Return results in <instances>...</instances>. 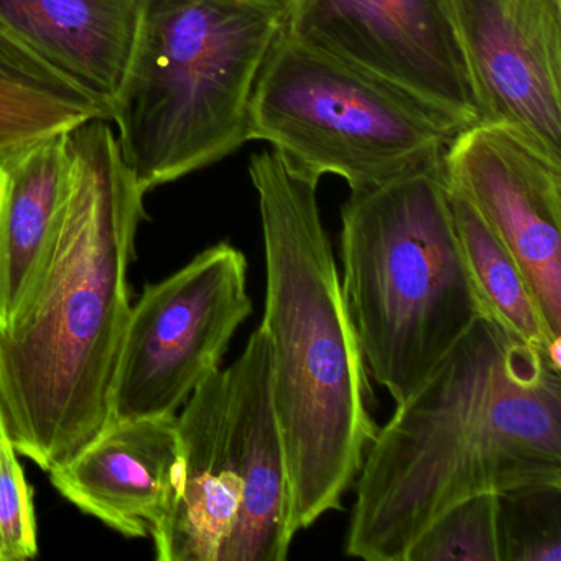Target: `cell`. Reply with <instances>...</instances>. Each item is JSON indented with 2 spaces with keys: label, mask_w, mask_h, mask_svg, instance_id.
<instances>
[{
  "label": "cell",
  "mask_w": 561,
  "mask_h": 561,
  "mask_svg": "<svg viewBox=\"0 0 561 561\" xmlns=\"http://www.w3.org/2000/svg\"><path fill=\"white\" fill-rule=\"evenodd\" d=\"M2 435H4V432H2V426H0V438H2Z\"/></svg>",
  "instance_id": "obj_21"
},
{
  "label": "cell",
  "mask_w": 561,
  "mask_h": 561,
  "mask_svg": "<svg viewBox=\"0 0 561 561\" xmlns=\"http://www.w3.org/2000/svg\"><path fill=\"white\" fill-rule=\"evenodd\" d=\"M93 117L101 116L50 94L0 80V162Z\"/></svg>",
  "instance_id": "obj_18"
},
{
  "label": "cell",
  "mask_w": 561,
  "mask_h": 561,
  "mask_svg": "<svg viewBox=\"0 0 561 561\" xmlns=\"http://www.w3.org/2000/svg\"><path fill=\"white\" fill-rule=\"evenodd\" d=\"M405 561H501L497 494L472 495L443 512Z\"/></svg>",
  "instance_id": "obj_17"
},
{
  "label": "cell",
  "mask_w": 561,
  "mask_h": 561,
  "mask_svg": "<svg viewBox=\"0 0 561 561\" xmlns=\"http://www.w3.org/2000/svg\"><path fill=\"white\" fill-rule=\"evenodd\" d=\"M175 501L152 528L160 561H229L262 507L264 462L236 409L228 369L196 387L176 416Z\"/></svg>",
  "instance_id": "obj_9"
},
{
  "label": "cell",
  "mask_w": 561,
  "mask_h": 561,
  "mask_svg": "<svg viewBox=\"0 0 561 561\" xmlns=\"http://www.w3.org/2000/svg\"><path fill=\"white\" fill-rule=\"evenodd\" d=\"M248 259L219 242L130 308L113 386V420L175 416L221 369L236 331L251 317Z\"/></svg>",
  "instance_id": "obj_7"
},
{
  "label": "cell",
  "mask_w": 561,
  "mask_h": 561,
  "mask_svg": "<svg viewBox=\"0 0 561 561\" xmlns=\"http://www.w3.org/2000/svg\"><path fill=\"white\" fill-rule=\"evenodd\" d=\"M265 259L261 327L288 474L291 535L343 507L379 425L369 370L354 330L318 183L272 149L254 153Z\"/></svg>",
  "instance_id": "obj_3"
},
{
  "label": "cell",
  "mask_w": 561,
  "mask_h": 561,
  "mask_svg": "<svg viewBox=\"0 0 561 561\" xmlns=\"http://www.w3.org/2000/svg\"><path fill=\"white\" fill-rule=\"evenodd\" d=\"M0 80L50 94L58 100L93 111L98 116L106 119L101 107L88 94L75 87L67 78L61 77L54 68L48 67L31 48L25 47L15 35H12L2 22H0Z\"/></svg>",
  "instance_id": "obj_20"
},
{
  "label": "cell",
  "mask_w": 561,
  "mask_h": 561,
  "mask_svg": "<svg viewBox=\"0 0 561 561\" xmlns=\"http://www.w3.org/2000/svg\"><path fill=\"white\" fill-rule=\"evenodd\" d=\"M449 203L466 264L489 314L561 373V337L548 330L517 262L465 198L449 190Z\"/></svg>",
  "instance_id": "obj_15"
},
{
  "label": "cell",
  "mask_w": 561,
  "mask_h": 561,
  "mask_svg": "<svg viewBox=\"0 0 561 561\" xmlns=\"http://www.w3.org/2000/svg\"><path fill=\"white\" fill-rule=\"evenodd\" d=\"M346 554L405 561L458 502L561 484V373L479 318L428 379L379 426L360 466Z\"/></svg>",
  "instance_id": "obj_2"
},
{
  "label": "cell",
  "mask_w": 561,
  "mask_h": 561,
  "mask_svg": "<svg viewBox=\"0 0 561 561\" xmlns=\"http://www.w3.org/2000/svg\"><path fill=\"white\" fill-rule=\"evenodd\" d=\"M284 31L285 0H140L110 116L140 192L215 165L249 142L252 94Z\"/></svg>",
  "instance_id": "obj_4"
},
{
  "label": "cell",
  "mask_w": 561,
  "mask_h": 561,
  "mask_svg": "<svg viewBox=\"0 0 561 561\" xmlns=\"http://www.w3.org/2000/svg\"><path fill=\"white\" fill-rule=\"evenodd\" d=\"M501 561H561V484L497 494Z\"/></svg>",
  "instance_id": "obj_16"
},
{
  "label": "cell",
  "mask_w": 561,
  "mask_h": 561,
  "mask_svg": "<svg viewBox=\"0 0 561 561\" xmlns=\"http://www.w3.org/2000/svg\"><path fill=\"white\" fill-rule=\"evenodd\" d=\"M34 492L8 436L0 438V561L37 557Z\"/></svg>",
  "instance_id": "obj_19"
},
{
  "label": "cell",
  "mask_w": 561,
  "mask_h": 561,
  "mask_svg": "<svg viewBox=\"0 0 561 561\" xmlns=\"http://www.w3.org/2000/svg\"><path fill=\"white\" fill-rule=\"evenodd\" d=\"M179 474L176 415L113 420L80 455L50 471L65 499L126 537H146L162 522Z\"/></svg>",
  "instance_id": "obj_12"
},
{
  "label": "cell",
  "mask_w": 561,
  "mask_h": 561,
  "mask_svg": "<svg viewBox=\"0 0 561 561\" xmlns=\"http://www.w3.org/2000/svg\"><path fill=\"white\" fill-rule=\"evenodd\" d=\"M341 265L364 363L396 405L489 314L466 264L443 162L351 192L341 208Z\"/></svg>",
  "instance_id": "obj_5"
},
{
  "label": "cell",
  "mask_w": 561,
  "mask_h": 561,
  "mask_svg": "<svg viewBox=\"0 0 561 561\" xmlns=\"http://www.w3.org/2000/svg\"><path fill=\"white\" fill-rule=\"evenodd\" d=\"M285 32L412 94L461 129L479 123L451 0H285Z\"/></svg>",
  "instance_id": "obj_8"
},
{
  "label": "cell",
  "mask_w": 561,
  "mask_h": 561,
  "mask_svg": "<svg viewBox=\"0 0 561 561\" xmlns=\"http://www.w3.org/2000/svg\"><path fill=\"white\" fill-rule=\"evenodd\" d=\"M70 182L68 130L0 162V327L12 320L41 267Z\"/></svg>",
  "instance_id": "obj_14"
},
{
  "label": "cell",
  "mask_w": 561,
  "mask_h": 561,
  "mask_svg": "<svg viewBox=\"0 0 561 561\" xmlns=\"http://www.w3.org/2000/svg\"><path fill=\"white\" fill-rule=\"evenodd\" d=\"M71 182L41 267L0 327V426L50 472L113 422V386L129 321L127 271L144 196L110 121L68 130Z\"/></svg>",
  "instance_id": "obj_1"
},
{
  "label": "cell",
  "mask_w": 561,
  "mask_h": 561,
  "mask_svg": "<svg viewBox=\"0 0 561 561\" xmlns=\"http://www.w3.org/2000/svg\"><path fill=\"white\" fill-rule=\"evenodd\" d=\"M461 130L412 94L285 31L249 111V142H267L310 182L340 176L351 192L442 163Z\"/></svg>",
  "instance_id": "obj_6"
},
{
  "label": "cell",
  "mask_w": 561,
  "mask_h": 561,
  "mask_svg": "<svg viewBox=\"0 0 561 561\" xmlns=\"http://www.w3.org/2000/svg\"><path fill=\"white\" fill-rule=\"evenodd\" d=\"M443 165L449 190L511 252L561 337V163L505 127L478 123L456 136Z\"/></svg>",
  "instance_id": "obj_10"
},
{
  "label": "cell",
  "mask_w": 561,
  "mask_h": 561,
  "mask_svg": "<svg viewBox=\"0 0 561 561\" xmlns=\"http://www.w3.org/2000/svg\"><path fill=\"white\" fill-rule=\"evenodd\" d=\"M140 0H0V22L110 121L129 67Z\"/></svg>",
  "instance_id": "obj_13"
},
{
  "label": "cell",
  "mask_w": 561,
  "mask_h": 561,
  "mask_svg": "<svg viewBox=\"0 0 561 561\" xmlns=\"http://www.w3.org/2000/svg\"><path fill=\"white\" fill-rule=\"evenodd\" d=\"M479 123L561 163V0H451Z\"/></svg>",
  "instance_id": "obj_11"
}]
</instances>
